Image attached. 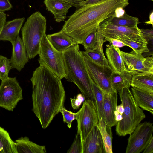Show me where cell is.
I'll use <instances>...</instances> for the list:
<instances>
[{
  "instance_id": "obj_1",
  "label": "cell",
  "mask_w": 153,
  "mask_h": 153,
  "mask_svg": "<svg viewBox=\"0 0 153 153\" xmlns=\"http://www.w3.org/2000/svg\"><path fill=\"white\" fill-rule=\"evenodd\" d=\"M61 79L46 67L40 65L30 78L32 111L43 128L49 125L64 107L65 92Z\"/></svg>"
},
{
  "instance_id": "obj_2",
  "label": "cell",
  "mask_w": 153,
  "mask_h": 153,
  "mask_svg": "<svg viewBox=\"0 0 153 153\" xmlns=\"http://www.w3.org/2000/svg\"><path fill=\"white\" fill-rule=\"evenodd\" d=\"M129 4V0H101L84 5L69 17L61 30L76 44H82L88 35L97 30L100 23L115 15L119 8Z\"/></svg>"
},
{
  "instance_id": "obj_3",
  "label": "cell",
  "mask_w": 153,
  "mask_h": 153,
  "mask_svg": "<svg viewBox=\"0 0 153 153\" xmlns=\"http://www.w3.org/2000/svg\"><path fill=\"white\" fill-rule=\"evenodd\" d=\"M65 79L76 85L85 100H89L95 105L91 86V79L88 72L81 51L76 44L62 52Z\"/></svg>"
},
{
  "instance_id": "obj_4",
  "label": "cell",
  "mask_w": 153,
  "mask_h": 153,
  "mask_svg": "<svg viewBox=\"0 0 153 153\" xmlns=\"http://www.w3.org/2000/svg\"><path fill=\"white\" fill-rule=\"evenodd\" d=\"M118 92L124 112L122 120L117 122L116 131L118 135L125 136L132 133L146 116L136 103L129 88H124Z\"/></svg>"
},
{
  "instance_id": "obj_5",
  "label": "cell",
  "mask_w": 153,
  "mask_h": 153,
  "mask_svg": "<svg viewBox=\"0 0 153 153\" xmlns=\"http://www.w3.org/2000/svg\"><path fill=\"white\" fill-rule=\"evenodd\" d=\"M46 28V17L39 11L34 12L29 17L22 28V39L28 59L38 55Z\"/></svg>"
},
{
  "instance_id": "obj_6",
  "label": "cell",
  "mask_w": 153,
  "mask_h": 153,
  "mask_svg": "<svg viewBox=\"0 0 153 153\" xmlns=\"http://www.w3.org/2000/svg\"><path fill=\"white\" fill-rule=\"evenodd\" d=\"M38 55L40 65L48 69L61 79L65 78L62 53L56 50L52 45L46 34L43 36L41 42Z\"/></svg>"
},
{
  "instance_id": "obj_7",
  "label": "cell",
  "mask_w": 153,
  "mask_h": 153,
  "mask_svg": "<svg viewBox=\"0 0 153 153\" xmlns=\"http://www.w3.org/2000/svg\"><path fill=\"white\" fill-rule=\"evenodd\" d=\"M129 73L136 74H153V57H144L132 50L126 52L116 47Z\"/></svg>"
},
{
  "instance_id": "obj_8",
  "label": "cell",
  "mask_w": 153,
  "mask_h": 153,
  "mask_svg": "<svg viewBox=\"0 0 153 153\" xmlns=\"http://www.w3.org/2000/svg\"><path fill=\"white\" fill-rule=\"evenodd\" d=\"M77 132L81 141L84 140L88 134L99 123L95 105L92 101L85 100L79 110L76 113Z\"/></svg>"
},
{
  "instance_id": "obj_9",
  "label": "cell",
  "mask_w": 153,
  "mask_h": 153,
  "mask_svg": "<svg viewBox=\"0 0 153 153\" xmlns=\"http://www.w3.org/2000/svg\"><path fill=\"white\" fill-rule=\"evenodd\" d=\"M22 89L16 77L1 81L0 85V107L13 111L23 99Z\"/></svg>"
},
{
  "instance_id": "obj_10",
  "label": "cell",
  "mask_w": 153,
  "mask_h": 153,
  "mask_svg": "<svg viewBox=\"0 0 153 153\" xmlns=\"http://www.w3.org/2000/svg\"><path fill=\"white\" fill-rule=\"evenodd\" d=\"M153 126L150 122L140 123L130 134L126 153H140L143 150L153 137Z\"/></svg>"
},
{
  "instance_id": "obj_11",
  "label": "cell",
  "mask_w": 153,
  "mask_h": 153,
  "mask_svg": "<svg viewBox=\"0 0 153 153\" xmlns=\"http://www.w3.org/2000/svg\"><path fill=\"white\" fill-rule=\"evenodd\" d=\"M82 53L88 72L92 81L104 93H109L115 91L113 89L110 80L112 72L111 70L96 64L82 52Z\"/></svg>"
},
{
  "instance_id": "obj_12",
  "label": "cell",
  "mask_w": 153,
  "mask_h": 153,
  "mask_svg": "<svg viewBox=\"0 0 153 153\" xmlns=\"http://www.w3.org/2000/svg\"><path fill=\"white\" fill-rule=\"evenodd\" d=\"M97 31L103 37L117 39L126 36L135 39H145L138 27H128L117 26L106 19L100 23Z\"/></svg>"
},
{
  "instance_id": "obj_13",
  "label": "cell",
  "mask_w": 153,
  "mask_h": 153,
  "mask_svg": "<svg viewBox=\"0 0 153 153\" xmlns=\"http://www.w3.org/2000/svg\"><path fill=\"white\" fill-rule=\"evenodd\" d=\"M81 153H105L103 140L97 126H94L85 139L81 141Z\"/></svg>"
},
{
  "instance_id": "obj_14",
  "label": "cell",
  "mask_w": 153,
  "mask_h": 153,
  "mask_svg": "<svg viewBox=\"0 0 153 153\" xmlns=\"http://www.w3.org/2000/svg\"><path fill=\"white\" fill-rule=\"evenodd\" d=\"M12 53L10 61L12 69L21 71L28 62V58L22 39L19 35L11 43Z\"/></svg>"
},
{
  "instance_id": "obj_15",
  "label": "cell",
  "mask_w": 153,
  "mask_h": 153,
  "mask_svg": "<svg viewBox=\"0 0 153 153\" xmlns=\"http://www.w3.org/2000/svg\"><path fill=\"white\" fill-rule=\"evenodd\" d=\"M117 93L115 91L109 93H104L102 120L111 127L117 123L114 113L117 101Z\"/></svg>"
},
{
  "instance_id": "obj_16",
  "label": "cell",
  "mask_w": 153,
  "mask_h": 153,
  "mask_svg": "<svg viewBox=\"0 0 153 153\" xmlns=\"http://www.w3.org/2000/svg\"><path fill=\"white\" fill-rule=\"evenodd\" d=\"M106 47L105 54L112 72L121 74L129 73L116 48L111 44Z\"/></svg>"
},
{
  "instance_id": "obj_17",
  "label": "cell",
  "mask_w": 153,
  "mask_h": 153,
  "mask_svg": "<svg viewBox=\"0 0 153 153\" xmlns=\"http://www.w3.org/2000/svg\"><path fill=\"white\" fill-rule=\"evenodd\" d=\"M25 20L22 17L6 22L0 34V40L7 41L11 43L19 35L20 31Z\"/></svg>"
},
{
  "instance_id": "obj_18",
  "label": "cell",
  "mask_w": 153,
  "mask_h": 153,
  "mask_svg": "<svg viewBox=\"0 0 153 153\" xmlns=\"http://www.w3.org/2000/svg\"><path fill=\"white\" fill-rule=\"evenodd\" d=\"M47 10L54 16L56 22L64 21L69 9L72 6L70 3L59 0H44Z\"/></svg>"
},
{
  "instance_id": "obj_19",
  "label": "cell",
  "mask_w": 153,
  "mask_h": 153,
  "mask_svg": "<svg viewBox=\"0 0 153 153\" xmlns=\"http://www.w3.org/2000/svg\"><path fill=\"white\" fill-rule=\"evenodd\" d=\"M47 37L52 45L56 50L62 53L77 44L62 30L57 33L48 34Z\"/></svg>"
},
{
  "instance_id": "obj_20",
  "label": "cell",
  "mask_w": 153,
  "mask_h": 153,
  "mask_svg": "<svg viewBox=\"0 0 153 153\" xmlns=\"http://www.w3.org/2000/svg\"><path fill=\"white\" fill-rule=\"evenodd\" d=\"M131 92L137 105L153 114V93L132 87Z\"/></svg>"
},
{
  "instance_id": "obj_21",
  "label": "cell",
  "mask_w": 153,
  "mask_h": 153,
  "mask_svg": "<svg viewBox=\"0 0 153 153\" xmlns=\"http://www.w3.org/2000/svg\"><path fill=\"white\" fill-rule=\"evenodd\" d=\"M17 153H46L45 146L39 145L30 141L28 137H21L15 141Z\"/></svg>"
},
{
  "instance_id": "obj_22",
  "label": "cell",
  "mask_w": 153,
  "mask_h": 153,
  "mask_svg": "<svg viewBox=\"0 0 153 153\" xmlns=\"http://www.w3.org/2000/svg\"><path fill=\"white\" fill-rule=\"evenodd\" d=\"M131 86L153 93V74L133 75Z\"/></svg>"
},
{
  "instance_id": "obj_23",
  "label": "cell",
  "mask_w": 153,
  "mask_h": 153,
  "mask_svg": "<svg viewBox=\"0 0 153 153\" xmlns=\"http://www.w3.org/2000/svg\"><path fill=\"white\" fill-rule=\"evenodd\" d=\"M132 76L128 73L121 74L112 72L110 80L113 90L117 92L124 88H129L131 86Z\"/></svg>"
},
{
  "instance_id": "obj_24",
  "label": "cell",
  "mask_w": 153,
  "mask_h": 153,
  "mask_svg": "<svg viewBox=\"0 0 153 153\" xmlns=\"http://www.w3.org/2000/svg\"><path fill=\"white\" fill-rule=\"evenodd\" d=\"M107 19L114 25L128 27H137L139 23L138 18L129 15L125 12L120 16L114 15Z\"/></svg>"
},
{
  "instance_id": "obj_25",
  "label": "cell",
  "mask_w": 153,
  "mask_h": 153,
  "mask_svg": "<svg viewBox=\"0 0 153 153\" xmlns=\"http://www.w3.org/2000/svg\"><path fill=\"white\" fill-rule=\"evenodd\" d=\"M0 153H17L15 142L8 132L0 127Z\"/></svg>"
},
{
  "instance_id": "obj_26",
  "label": "cell",
  "mask_w": 153,
  "mask_h": 153,
  "mask_svg": "<svg viewBox=\"0 0 153 153\" xmlns=\"http://www.w3.org/2000/svg\"><path fill=\"white\" fill-rule=\"evenodd\" d=\"M100 132L104 143L105 153H112V134L111 127L107 126L102 120L97 125Z\"/></svg>"
},
{
  "instance_id": "obj_27",
  "label": "cell",
  "mask_w": 153,
  "mask_h": 153,
  "mask_svg": "<svg viewBox=\"0 0 153 153\" xmlns=\"http://www.w3.org/2000/svg\"><path fill=\"white\" fill-rule=\"evenodd\" d=\"M117 39L121 41L126 46L130 47L137 53L142 54L149 51L147 47L148 42L145 39H135L126 36H122Z\"/></svg>"
},
{
  "instance_id": "obj_28",
  "label": "cell",
  "mask_w": 153,
  "mask_h": 153,
  "mask_svg": "<svg viewBox=\"0 0 153 153\" xmlns=\"http://www.w3.org/2000/svg\"><path fill=\"white\" fill-rule=\"evenodd\" d=\"M91 86L95 102L99 122L103 118L104 92L91 79Z\"/></svg>"
},
{
  "instance_id": "obj_29",
  "label": "cell",
  "mask_w": 153,
  "mask_h": 153,
  "mask_svg": "<svg viewBox=\"0 0 153 153\" xmlns=\"http://www.w3.org/2000/svg\"><path fill=\"white\" fill-rule=\"evenodd\" d=\"M82 52L96 64L110 69L105 55H103L98 51L93 49L82 51Z\"/></svg>"
},
{
  "instance_id": "obj_30",
  "label": "cell",
  "mask_w": 153,
  "mask_h": 153,
  "mask_svg": "<svg viewBox=\"0 0 153 153\" xmlns=\"http://www.w3.org/2000/svg\"><path fill=\"white\" fill-rule=\"evenodd\" d=\"M12 69L10 59L6 57L0 55V80L7 79L9 73Z\"/></svg>"
},
{
  "instance_id": "obj_31",
  "label": "cell",
  "mask_w": 153,
  "mask_h": 153,
  "mask_svg": "<svg viewBox=\"0 0 153 153\" xmlns=\"http://www.w3.org/2000/svg\"><path fill=\"white\" fill-rule=\"evenodd\" d=\"M97 34L96 30L88 35L82 44L85 50L93 49L97 44Z\"/></svg>"
},
{
  "instance_id": "obj_32",
  "label": "cell",
  "mask_w": 153,
  "mask_h": 153,
  "mask_svg": "<svg viewBox=\"0 0 153 153\" xmlns=\"http://www.w3.org/2000/svg\"><path fill=\"white\" fill-rule=\"evenodd\" d=\"M59 112L62 114L64 122L66 123L68 127L69 128H71L72 122L74 120H76V113L69 111L64 107L60 110Z\"/></svg>"
},
{
  "instance_id": "obj_33",
  "label": "cell",
  "mask_w": 153,
  "mask_h": 153,
  "mask_svg": "<svg viewBox=\"0 0 153 153\" xmlns=\"http://www.w3.org/2000/svg\"><path fill=\"white\" fill-rule=\"evenodd\" d=\"M67 153H81V141L79 133L77 132L76 137Z\"/></svg>"
},
{
  "instance_id": "obj_34",
  "label": "cell",
  "mask_w": 153,
  "mask_h": 153,
  "mask_svg": "<svg viewBox=\"0 0 153 153\" xmlns=\"http://www.w3.org/2000/svg\"><path fill=\"white\" fill-rule=\"evenodd\" d=\"M84 100L85 98L82 94H78L74 98H71V105L73 109L76 110L79 108Z\"/></svg>"
},
{
  "instance_id": "obj_35",
  "label": "cell",
  "mask_w": 153,
  "mask_h": 153,
  "mask_svg": "<svg viewBox=\"0 0 153 153\" xmlns=\"http://www.w3.org/2000/svg\"><path fill=\"white\" fill-rule=\"evenodd\" d=\"M104 37L105 41H108L115 47L119 48L126 46L124 43L118 39L105 37Z\"/></svg>"
},
{
  "instance_id": "obj_36",
  "label": "cell",
  "mask_w": 153,
  "mask_h": 153,
  "mask_svg": "<svg viewBox=\"0 0 153 153\" xmlns=\"http://www.w3.org/2000/svg\"><path fill=\"white\" fill-rule=\"evenodd\" d=\"M141 32L144 39L148 42L153 40V30L152 29H140Z\"/></svg>"
},
{
  "instance_id": "obj_37",
  "label": "cell",
  "mask_w": 153,
  "mask_h": 153,
  "mask_svg": "<svg viewBox=\"0 0 153 153\" xmlns=\"http://www.w3.org/2000/svg\"><path fill=\"white\" fill-rule=\"evenodd\" d=\"M12 5L9 0H0V12H4L10 10Z\"/></svg>"
},
{
  "instance_id": "obj_38",
  "label": "cell",
  "mask_w": 153,
  "mask_h": 153,
  "mask_svg": "<svg viewBox=\"0 0 153 153\" xmlns=\"http://www.w3.org/2000/svg\"><path fill=\"white\" fill-rule=\"evenodd\" d=\"M71 4L72 7H76L77 9L85 5L84 3V0H59Z\"/></svg>"
},
{
  "instance_id": "obj_39",
  "label": "cell",
  "mask_w": 153,
  "mask_h": 153,
  "mask_svg": "<svg viewBox=\"0 0 153 153\" xmlns=\"http://www.w3.org/2000/svg\"><path fill=\"white\" fill-rule=\"evenodd\" d=\"M143 153H153V137L143 150Z\"/></svg>"
},
{
  "instance_id": "obj_40",
  "label": "cell",
  "mask_w": 153,
  "mask_h": 153,
  "mask_svg": "<svg viewBox=\"0 0 153 153\" xmlns=\"http://www.w3.org/2000/svg\"><path fill=\"white\" fill-rule=\"evenodd\" d=\"M6 16L3 12H0V34L2 28L6 22Z\"/></svg>"
},
{
  "instance_id": "obj_41",
  "label": "cell",
  "mask_w": 153,
  "mask_h": 153,
  "mask_svg": "<svg viewBox=\"0 0 153 153\" xmlns=\"http://www.w3.org/2000/svg\"><path fill=\"white\" fill-rule=\"evenodd\" d=\"M114 115L115 116V119L116 121L118 122L121 120L122 118V115L120 114L116 110L115 111Z\"/></svg>"
},
{
  "instance_id": "obj_42",
  "label": "cell",
  "mask_w": 153,
  "mask_h": 153,
  "mask_svg": "<svg viewBox=\"0 0 153 153\" xmlns=\"http://www.w3.org/2000/svg\"><path fill=\"white\" fill-rule=\"evenodd\" d=\"M116 110L120 114L122 115L124 112V108L122 104L121 103L118 105H117L116 107Z\"/></svg>"
},
{
  "instance_id": "obj_43",
  "label": "cell",
  "mask_w": 153,
  "mask_h": 153,
  "mask_svg": "<svg viewBox=\"0 0 153 153\" xmlns=\"http://www.w3.org/2000/svg\"><path fill=\"white\" fill-rule=\"evenodd\" d=\"M149 20L148 21L144 22L147 24H151L152 25L153 24V12H152L150 14L149 17Z\"/></svg>"
},
{
  "instance_id": "obj_44",
  "label": "cell",
  "mask_w": 153,
  "mask_h": 153,
  "mask_svg": "<svg viewBox=\"0 0 153 153\" xmlns=\"http://www.w3.org/2000/svg\"><path fill=\"white\" fill-rule=\"evenodd\" d=\"M101 0H86L84 1V3L85 4L94 3Z\"/></svg>"
},
{
  "instance_id": "obj_45",
  "label": "cell",
  "mask_w": 153,
  "mask_h": 153,
  "mask_svg": "<svg viewBox=\"0 0 153 153\" xmlns=\"http://www.w3.org/2000/svg\"><path fill=\"white\" fill-rule=\"evenodd\" d=\"M151 0V1H153V0Z\"/></svg>"
}]
</instances>
